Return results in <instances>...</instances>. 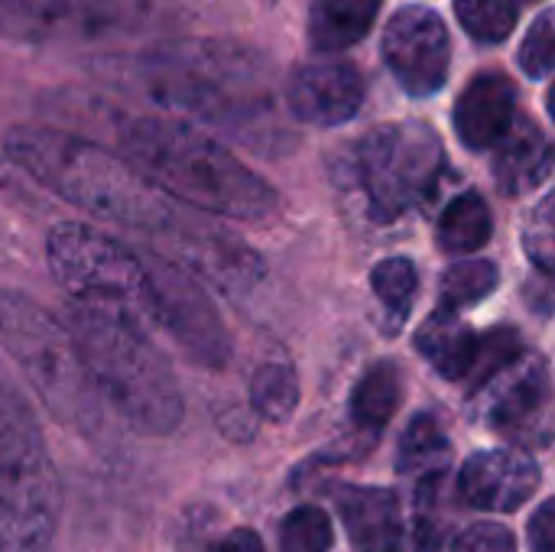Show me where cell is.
<instances>
[{
  "instance_id": "11",
  "label": "cell",
  "mask_w": 555,
  "mask_h": 552,
  "mask_svg": "<svg viewBox=\"0 0 555 552\" xmlns=\"http://www.w3.org/2000/svg\"><path fill=\"white\" fill-rule=\"evenodd\" d=\"M341 521L358 552H439V530L426 517H406L400 498L384 488H348L338 495Z\"/></svg>"
},
{
  "instance_id": "26",
  "label": "cell",
  "mask_w": 555,
  "mask_h": 552,
  "mask_svg": "<svg viewBox=\"0 0 555 552\" xmlns=\"http://www.w3.org/2000/svg\"><path fill=\"white\" fill-rule=\"evenodd\" d=\"M520 335L514 329H491L488 335H478V351H475V364L468 371L472 381V394H478L488 381H494L507 364H514L520 358Z\"/></svg>"
},
{
  "instance_id": "13",
  "label": "cell",
  "mask_w": 555,
  "mask_h": 552,
  "mask_svg": "<svg viewBox=\"0 0 555 552\" xmlns=\"http://www.w3.org/2000/svg\"><path fill=\"white\" fill-rule=\"evenodd\" d=\"M537 485H540L537 462L517 449L475 452L459 475L462 501L478 511H517L533 498Z\"/></svg>"
},
{
  "instance_id": "32",
  "label": "cell",
  "mask_w": 555,
  "mask_h": 552,
  "mask_svg": "<svg viewBox=\"0 0 555 552\" xmlns=\"http://www.w3.org/2000/svg\"><path fill=\"white\" fill-rule=\"evenodd\" d=\"M208 552H263V543L254 530H234L224 540H218Z\"/></svg>"
},
{
  "instance_id": "23",
  "label": "cell",
  "mask_w": 555,
  "mask_h": 552,
  "mask_svg": "<svg viewBox=\"0 0 555 552\" xmlns=\"http://www.w3.org/2000/svg\"><path fill=\"white\" fill-rule=\"evenodd\" d=\"M498 286V267L491 260H465L442 273L439 303L446 309H465L488 299Z\"/></svg>"
},
{
  "instance_id": "16",
  "label": "cell",
  "mask_w": 555,
  "mask_h": 552,
  "mask_svg": "<svg viewBox=\"0 0 555 552\" xmlns=\"http://www.w3.org/2000/svg\"><path fill=\"white\" fill-rule=\"evenodd\" d=\"M555 169V146L527 117H514L511 130L494 143L491 172L504 195H527L543 185Z\"/></svg>"
},
{
  "instance_id": "7",
  "label": "cell",
  "mask_w": 555,
  "mask_h": 552,
  "mask_svg": "<svg viewBox=\"0 0 555 552\" xmlns=\"http://www.w3.org/2000/svg\"><path fill=\"white\" fill-rule=\"evenodd\" d=\"M442 172V143L433 127L420 120L384 124L361 140L358 176L380 221L429 198Z\"/></svg>"
},
{
  "instance_id": "34",
  "label": "cell",
  "mask_w": 555,
  "mask_h": 552,
  "mask_svg": "<svg viewBox=\"0 0 555 552\" xmlns=\"http://www.w3.org/2000/svg\"><path fill=\"white\" fill-rule=\"evenodd\" d=\"M517 3H520V0H517ZM530 3H537V0H530Z\"/></svg>"
},
{
  "instance_id": "33",
  "label": "cell",
  "mask_w": 555,
  "mask_h": 552,
  "mask_svg": "<svg viewBox=\"0 0 555 552\" xmlns=\"http://www.w3.org/2000/svg\"><path fill=\"white\" fill-rule=\"evenodd\" d=\"M550 114H553V120H555V85L550 88Z\"/></svg>"
},
{
  "instance_id": "28",
  "label": "cell",
  "mask_w": 555,
  "mask_h": 552,
  "mask_svg": "<svg viewBox=\"0 0 555 552\" xmlns=\"http://www.w3.org/2000/svg\"><path fill=\"white\" fill-rule=\"evenodd\" d=\"M524 247L543 273L555 277V189L533 208L524 231Z\"/></svg>"
},
{
  "instance_id": "9",
  "label": "cell",
  "mask_w": 555,
  "mask_h": 552,
  "mask_svg": "<svg viewBox=\"0 0 555 552\" xmlns=\"http://www.w3.org/2000/svg\"><path fill=\"white\" fill-rule=\"evenodd\" d=\"M485 420L488 426L520 449H543L555 433V390L540 358L520 355L494 381H488Z\"/></svg>"
},
{
  "instance_id": "8",
  "label": "cell",
  "mask_w": 555,
  "mask_h": 552,
  "mask_svg": "<svg viewBox=\"0 0 555 552\" xmlns=\"http://www.w3.org/2000/svg\"><path fill=\"white\" fill-rule=\"evenodd\" d=\"M150 270V325L172 335L189 358L218 368L228 358V335L198 283L163 257H146Z\"/></svg>"
},
{
  "instance_id": "29",
  "label": "cell",
  "mask_w": 555,
  "mask_h": 552,
  "mask_svg": "<svg viewBox=\"0 0 555 552\" xmlns=\"http://www.w3.org/2000/svg\"><path fill=\"white\" fill-rule=\"evenodd\" d=\"M520 65L530 78H546L555 68V7L530 26L520 46Z\"/></svg>"
},
{
  "instance_id": "18",
  "label": "cell",
  "mask_w": 555,
  "mask_h": 552,
  "mask_svg": "<svg viewBox=\"0 0 555 552\" xmlns=\"http://www.w3.org/2000/svg\"><path fill=\"white\" fill-rule=\"evenodd\" d=\"M380 0H312L309 42L315 52H345L374 26Z\"/></svg>"
},
{
  "instance_id": "15",
  "label": "cell",
  "mask_w": 555,
  "mask_h": 552,
  "mask_svg": "<svg viewBox=\"0 0 555 552\" xmlns=\"http://www.w3.org/2000/svg\"><path fill=\"white\" fill-rule=\"evenodd\" d=\"M517 117V88L501 72H481L468 81L455 104V130L465 146L488 150L494 146Z\"/></svg>"
},
{
  "instance_id": "3",
  "label": "cell",
  "mask_w": 555,
  "mask_h": 552,
  "mask_svg": "<svg viewBox=\"0 0 555 552\" xmlns=\"http://www.w3.org/2000/svg\"><path fill=\"white\" fill-rule=\"evenodd\" d=\"M124 156L163 192L198 211L263 218L276 195L208 133L179 120L140 117L124 130Z\"/></svg>"
},
{
  "instance_id": "17",
  "label": "cell",
  "mask_w": 555,
  "mask_h": 552,
  "mask_svg": "<svg viewBox=\"0 0 555 552\" xmlns=\"http://www.w3.org/2000/svg\"><path fill=\"white\" fill-rule=\"evenodd\" d=\"M416 348L436 368V374H442L446 381H465L475 364L478 335L459 316V309L439 306L416 332Z\"/></svg>"
},
{
  "instance_id": "10",
  "label": "cell",
  "mask_w": 555,
  "mask_h": 552,
  "mask_svg": "<svg viewBox=\"0 0 555 552\" xmlns=\"http://www.w3.org/2000/svg\"><path fill=\"white\" fill-rule=\"evenodd\" d=\"M384 59L403 91L426 98L449 78V33L436 10L416 3L393 13L384 29Z\"/></svg>"
},
{
  "instance_id": "20",
  "label": "cell",
  "mask_w": 555,
  "mask_h": 552,
  "mask_svg": "<svg viewBox=\"0 0 555 552\" xmlns=\"http://www.w3.org/2000/svg\"><path fill=\"white\" fill-rule=\"evenodd\" d=\"M452 462V442L433 416H416L397 449V468L420 482H439Z\"/></svg>"
},
{
  "instance_id": "25",
  "label": "cell",
  "mask_w": 555,
  "mask_h": 552,
  "mask_svg": "<svg viewBox=\"0 0 555 552\" xmlns=\"http://www.w3.org/2000/svg\"><path fill=\"white\" fill-rule=\"evenodd\" d=\"M455 13L478 42H501L517 26V0H455Z\"/></svg>"
},
{
  "instance_id": "30",
  "label": "cell",
  "mask_w": 555,
  "mask_h": 552,
  "mask_svg": "<svg viewBox=\"0 0 555 552\" xmlns=\"http://www.w3.org/2000/svg\"><path fill=\"white\" fill-rule=\"evenodd\" d=\"M452 552H517V543L501 524H475L455 540Z\"/></svg>"
},
{
  "instance_id": "27",
  "label": "cell",
  "mask_w": 555,
  "mask_h": 552,
  "mask_svg": "<svg viewBox=\"0 0 555 552\" xmlns=\"http://www.w3.org/2000/svg\"><path fill=\"white\" fill-rule=\"evenodd\" d=\"M332 521L319 508H296L280 527V552H328Z\"/></svg>"
},
{
  "instance_id": "2",
  "label": "cell",
  "mask_w": 555,
  "mask_h": 552,
  "mask_svg": "<svg viewBox=\"0 0 555 552\" xmlns=\"http://www.w3.org/2000/svg\"><path fill=\"white\" fill-rule=\"evenodd\" d=\"M65 322L104 407L140 436H166L179 426V384L140 319L104 306L72 303Z\"/></svg>"
},
{
  "instance_id": "5",
  "label": "cell",
  "mask_w": 555,
  "mask_h": 552,
  "mask_svg": "<svg viewBox=\"0 0 555 552\" xmlns=\"http://www.w3.org/2000/svg\"><path fill=\"white\" fill-rule=\"evenodd\" d=\"M59 478L26 400L0 381V552H46L59 524Z\"/></svg>"
},
{
  "instance_id": "24",
  "label": "cell",
  "mask_w": 555,
  "mask_h": 552,
  "mask_svg": "<svg viewBox=\"0 0 555 552\" xmlns=\"http://www.w3.org/2000/svg\"><path fill=\"white\" fill-rule=\"evenodd\" d=\"M371 286L380 299V306L390 312V319L403 322L413 309V299H416V270L406 257H390L384 264L374 267L371 273Z\"/></svg>"
},
{
  "instance_id": "22",
  "label": "cell",
  "mask_w": 555,
  "mask_h": 552,
  "mask_svg": "<svg viewBox=\"0 0 555 552\" xmlns=\"http://www.w3.org/2000/svg\"><path fill=\"white\" fill-rule=\"evenodd\" d=\"M250 403L260 416L283 423L293 416L296 403H299V381L296 371L283 361H270L260 364L250 384Z\"/></svg>"
},
{
  "instance_id": "4",
  "label": "cell",
  "mask_w": 555,
  "mask_h": 552,
  "mask_svg": "<svg viewBox=\"0 0 555 552\" xmlns=\"http://www.w3.org/2000/svg\"><path fill=\"white\" fill-rule=\"evenodd\" d=\"M0 345L20 364L52 416L81 433L104 420V400L85 368L68 322L49 316L39 303L0 290Z\"/></svg>"
},
{
  "instance_id": "35",
  "label": "cell",
  "mask_w": 555,
  "mask_h": 552,
  "mask_svg": "<svg viewBox=\"0 0 555 552\" xmlns=\"http://www.w3.org/2000/svg\"><path fill=\"white\" fill-rule=\"evenodd\" d=\"M0 3H7V0H0Z\"/></svg>"
},
{
  "instance_id": "31",
  "label": "cell",
  "mask_w": 555,
  "mask_h": 552,
  "mask_svg": "<svg viewBox=\"0 0 555 552\" xmlns=\"http://www.w3.org/2000/svg\"><path fill=\"white\" fill-rule=\"evenodd\" d=\"M530 550L555 552V498L546 501L530 521Z\"/></svg>"
},
{
  "instance_id": "12",
  "label": "cell",
  "mask_w": 555,
  "mask_h": 552,
  "mask_svg": "<svg viewBox=\"0 0 555 552\" xmlns=\"http://www.w3.org/2000/svg\"><path fill=\"white\" fill-rule=\"evenodd\" d=\"M127 0H7L0 3V29L16 39L98 36L127 16Z\"/></svg>"
},
{
  "instance_id": "21",
  "label": "cell",
  "mask_w": 555,
  "mask_h": 552,
  "mask_svg": "<svg viewBox=\"0 0 555 552\" xmlns=\"http://www.w3.org/2000/svg\"><path fill=\"white\" fill-rule=\"evenodd\" d=\"M491 211L481 195H459L439 218V244L449 254H475L491 241Z\"/></svg>"
},
{
  "instance_id": "19",
  "label": "cell",
  "mask_w": 555,
  "mask_h": 552,
  "mask_svg": "<svg viewBox=\"0 0 555 552\" xmlns=\"http://www.w3.org/2000/svg\"><path fill=\"white\" fill-rule=\"evenodd\" d=\"M400 374L390 361H380L374 368H367V374L358 381L354 394H351V420L361 433L377 436L397 413L400 407Z\"/></svg>"
},
{
  "instance_id": "6",
  "label": "cell",
  "mask_w": 555,
  "mask_h": 552,
  "mask_svg": "<svg viewBox=\"0 0 555 552\" xmlns=\"http://www.w3.org/2000/svg\"><path fill=\"white\" fill-rule=\"evenodd\" d=\"M46 257L72 303L117 309L150 329L146 257H137L127 244L78 221H62L49 231Z\"/></svg>"
},
{
  "instance_id": "1",
  "label": "cell",
  "mask_w": 555,
  "mask_h": 552,
  "mask_svg": "<svg viewBox=\"0 0 555 552\" xmlns=\"http://www.w3.org/2000/svg\"><path fill=\"white\" fill-rule=\"evenodd\" d=\"M10 159L68 205L133 231H163L172 224L163 192L127 159L104 146L52 130L16 127L7 137Z\"/></svg>"
},
{
  "instance_id": "14",
  "label": "cell",
  "mask_w": 555,
  "mask_h": 552,
  "mask_svg": "<svg viewBox=\"0 0 555 552\" xmlns=\"http://www.w3.org/2000/svg\"><path fill=\"white\" fill-rule=\"evenodd\" d=\"M289 107L306 124H345L358 114L364 101V81L354 65L345 62H315L293 75Z\"/></svg>"
}]
</instances>
